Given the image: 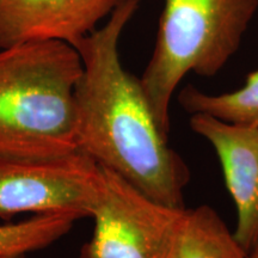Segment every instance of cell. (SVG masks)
I'll list each match as a JSON object with an SVG mask.
<instances>
[{"label": "cell", "mask_w": 258, "mask_h": 258, "mask_svg": "<svg viewBox=\"0 0 258 258\" xmlns=\"http://www.w3.org/2000/svg\"><path fill=\"white\" fill-rule=\"evenodd\" d=\"M140 0H120L110 18L74 44L83 62L76 86L77 145L154 201L184 209L185 161L169 145L140 79L127 72L118 41Z\"/></svg>", "instance_id": "obj_1"}, {"label": "cell", "mask_w": 258, "mask_h": 258, "mask_svg": "<svg viewBox=\"0 0 258 258\" xmlns=\"http://www.w3.org/2000/svg\"><path fill=\"white\" fill-rule=\"evenodd\" d=\"M82 57L62 41L0 48V159L77 152L76 86Z\"/></svg>", "instance_id": "obj_2"}, {"label": "cell", "mask_w": 258, "mask_h": 258, "mask_svg": "<svg viewBox=\"0 0 258 258\" xmlns=\"http://www.w3.org/2000/svg\"><path fill=\"white\" fill-rule=\"evenodd\" d=\"M258 0H165L154 51L140 78L156 120L170 132V103L186 74L213 77L239 48Z\"/></svg>", "instance_id": "obj_3"}, {"label": "cell", "mask_w": 258, "mask_h": 258, "mask_svg": "<svg viewBox=\"0 0 258 258\" xmlns=\"http://www.w3.org/2000/svg\"><path fill=\"white\" fill-rule=\"evenodd\" d=\"M102 186V167L80 151L44 159H0V218L21 213L91 218Z\"/></svg>", "instance_id": "obj_4"}, {"label": "cell", "mask_w": 258, "mask_h": 258, "mask_svg": "<svg viewBox=\"0 0 258 258\" xmlns=\"http://www.w3.org/2000/svg\"><path fill=\"white\" fill-rule=\"evenodd\" d=\"M102 177L93 234L80 258H166L185 208L154 201L105 167Z\"/></svg>", "instance_id": "obj_5"}, {"label": "cell", "mask_w": 258, "mask_h": 258, "mask_svg": "<svg viewBox=\"0 0 258 258\" xmlns=\"http://www.w3.org/2000/svg\"><path fill=\"white\" fill-rule=\"evenodd\" d=\"M190 128L214 147L237 208L233 235L249 251L258 239V127L192 114Z\"/></svg>", "instance_id": "obj_6"}, {"label": "cell", "mask_w": 258, "mask_h": 258, "mask_svg": "<svg viewBox=\"0 0 258 258\" xmlns=\"http://www.w3.org/2000/svg\"><path fill=\"white\" fill-rule=\"evenodd\" d=\"M120 0H0V48L62 41L74 46Z\"/></svg>", "instance_id": "obj_7"}, {"label": "cell", "mask_w": 258, "mask_h": 258, "mask_svg": "<svg viewBox=\"0 0 258 258\" xmlns=\"http://www.w3.org/2000/svg\"><path fill=\"white\" fill-rule=\"evenodd\" d=\"M166 258H246L218 213L208 206L184 209Z\"/></svg>", "instance_id": "obj_8"}, {"label": "cell", "mask_w": 258, "mask_h": 258, "mask_svg": "<svg viewBox=\"0 0 258 258\" xmlns=\"http://www.w3.org/2000/svg\"><path fill=\"white\" fill-rule=\"evenodd\" d=\"M189 114H207L231 123L258 127V70L247 76L243 88L221 95H208L188 85L178 96Z\"/></svg>", "instance_id": "obj_9"}, {"label": "cell", "mask_w": 258, "mask_h": 258, "mask_svg": "<svg viewBox=\"0 0 258 258\" xmlns=\"http://www.w3.org/2000/svg\"><path fill=\"white\" fill-rule=\"evenodd\" d=\"M76 220L64 214H36L17 224L0 225V258L44 249L69 233Z\"/></svg>", "instance_id": "obj_10"}, {"label": "cell", "mask_w": 258, "mask_h": 258, "mask_svg": "<svg viewBox=\"0 0 258 258\" xmlns=\"http://www.w3.org/2000/svg\"><path fill=\"white\" fill-rule=\"evenodd\" d=\"M246 258H258V239L251 246V249L246 252Z\"/></svg>", "instance_id": "obj_11"}, {"label": "cell", "mask_w": 258, "mask_h": 258, "mask_svg": "<svg viewBox=\"0 0 258 258\" xmlns=\"http://www.w3.org/2000/svg\"><path fill=\"white\" fill-rule=\"evenodd\" d=\"M10 258H27V254H21V256H15V257H10Z\"/></svg>", "instance_id": "obj_12"}]
</instances>
